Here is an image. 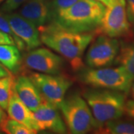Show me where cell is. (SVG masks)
I'll return each mask as SVG.
<instances>
[{"label": "cell", "instance_id": "7a4b0ae2", "mask_svg": "<svg viewBox=\"0 0 134 134\" xmlns=\"http://www.w3.org/2000/svg\"><path fill=\"white\" fill-rule=\"evenodd\" d=\"M106 6L96 0H79L60 10L50 23L78 33L92 32L99 29Z\"/></svg>", "mask_w": 134, "mask_h": 134}, {"label": "cell", "instance_id": "f546056e", "mask_svg": "<svg viewBox=\"0 0 134 134\" xmlns=\"http://www.w3.org/2000/svg\"><path fill=\"white\" fill-rule=\"evenodd\" d=\"M3 1H4V0H0V3H1V2H2Z\"/></svg>", "mask_w": 134, "mask_h": 134}, {"label": "cell", "instance_id": "cb8c5ba5", "mask_svg": "<svg viewBox=\"0 0 134 134\" xmlns=\"http://www.w3.org/2000/svg\"><path fill=\"white\" fill-rule=\"evenodd\" d=\"M124 114L134 121V99H129L125 101Z\"/></svg>", "mask_w": 134, "mask_h": 134}, {"label": "cell", "instance_id": "e0dca14e", "mask_svg": "<svg viewBox=\"0 0 134 134\" xmlns=\"http://www.w3.org/2000/svg\"><path fill=\"white\" fill-rule=\"evenodd\" d=\"M114 63L125 67L134 77V42L122 45L120 47Z\"/></svg>", "mask_w": 134, "mask_h": 134}, {"label": "cell", "instance_id": "7c38bea8", "mask_svg": "<svg viewBox=\"0 0 134 134\" xmlns=\"http://www.w3.org/2000/svg\"><path fill=\"white\" fill-rule=\"evenodd\" d=\"M14 92L32 112L37 110L45 100L29 76L21 75L15 79Z\"/></svg>", "mask_w": 134, "mask_h": 134}, {"label": "cell", "instance_id": "6da1fadb", "mask_svg": "<svg viewBox=\"0 0 134 134\" xmlns=\"http://www.w3.org/2000/svg\"><path fill=\"white\" fill-rule=\"evenodd\" d=\"M41 42L67 60L73 70L83 66L82 58L94 37L92 32L78 33L63 29L54 23L38 28Z\"/></svg>", "mask_w": 134, "mask_h": 134}, {"label": "cell", "instance_id": "83f0119b", "mask_svg": "<svg viewBox=\"0 0 134 134\" xmlns=\"http://www.w3.org/2000/svg\"><path fill=\"white\" fill-rule=\"evenodd\" d=\"M96 1L100 2H101L103 5H104L105 6H108V5H110V3L112 2L113 0H96Z\"/></svg>", "mask_w": 134, "mask_h": 134}, {"label": "cell", "instance_id": "277c9868", "mask_svg": "<svg viewBox=\"0 0 134 134\" xmlns=\"http://www.w3.org/2000/svg\"><path fill=\"white\" fill-rule=\"evenodd\" d=\"M80 81L95 88L113 90L127 93L134 81V77L125 67L90 68L81 71Z\"/></svg>", "mask_w": 134, "mask_h": 134}, {"label": "cell", "instance_id": "603a6c76", "mask_svg": "<svg viewBox=\"0 0 134 134\" xmlns=\"http://www.w3.org/2000/svg\"><path fill=\"white\" fill-rule=\"evenodd\" d=\"M126 11L130 24L134 25V0H125Z\"/></svg>", "mask_w": 134, "mask_h": 134}, {"label": "cell", "instance_id": "d6986e66", "mask_svg": "<svg viewBox=\"0 0 134 134\" xmlns=\"http://www.w3.org/2000/svg\"><path fill=\"white\" fill-rule=\"evenodd\" d=\"M0 129L8 134H35L37 131L29 128L11 118H5L0 124Z\"/></svg>", "mask_w": 134, "mask_h": 134}, {"label": "cell", "instance_id": "ffe728a7", "mask_svg": "<svg viewBox=\"0 0 134 134\" xmlns=\"http://www.w3.org/2000/svg\"><path fill=\"white\" fill-rule=\"evenodd\" d=\"M0 31L8 34L14 39L15 45L16 46V47L19 48V50H21V51L26 50V47H25V45L23 43V41L19 38L18 36L16 35V34L14 32V31L11 29L8 19H6L5 14L1 11H0Z\"/></svg>", "mask_w": 134, "mask_h": 134}, {"label": "cell", "instance_id": "9c48e42d", "mask_svg": "<svg viewBox=\"0 0 134 134\" xmlns=\"http://www.w3.org/2000/svg\"><path fill=\"white\" fill-rule=\"evenodd\" d=\"M23 64L26 68L36 72L58 75L64 65L63 58L46 48L30 50L24 56Z\"/></svg>", "mask_w": 134, "mask_h": 134}, {"label": "cell", "instance_id": "d4e9b609", "mask_svg": "<svg viewBox=\"0 0 134 134\" xmlns=\"http://www.w3.org/2000/svg\"><path fill=\"white\" fill-rule=\"evenodd\" d=\"M2 44H13L15 45L14 40L10 35L0 31V45Z\"/></svg>", "mask_w": 134, "mask_h": 134}, {"label": "cell", "instance_id": "5b68a950", "mask_svg": "<svg viewBox=\"0 0 134 134\" xmlns=\"http://www.w3.org/2000/svg\"><path fill=\"white\" fill-rule=\"evenodd\" d=\"M71 133L84 134L98 128V124L86 100L77 94L65 97L58 107Z\"/></svg>", "mask_w": 134, "mask_h": 134}, {"label": "cell", "instance_id": "4316f807", "mask_svg": "<svg viewBox=\"0 0 134 134\" xmlns=\"http://www.w3.org/2000/svg\"><path fill=\"white\" fill-rule=\"evenodd\" d=\"M6 118V115H5V113L4 112L3 109L0 107V124L2 123V121L5 119Z\"/></svg>", "mask_w": 134, "mask_h": 134}, {"label": "cell", "instance_id": "4fadbf2b", "mask_svg": "<svg viewBox=\"0 0 134 134\" xmlns=\"http://www.w3.org/2000/svg\"><path fill=\"white\" fill-rule=\"evenodd\" d=\"M18 14L40 28L50 22L49 0H29L19 8Z\"/></svg>", "mask_w": 134, "mask_h": 134}, {"label": "cell", "instance_id": "44dd1931", "mask_svg": "<svg viewBox=\"0 0 134 134\" xmlns=\"http://www.w3.org/2000/svg\"><path fill=\"white\" fill-rule=\"evenodd\" d=\"M79 0H49L50 22L60 10L66 9ZM49 22V23H50Z\"/></svg>", "mask_w": 134, "mask_h": 134}, {"label": "cell", "instance_id": "52a82bcc", "mask_svg": "<svg viewBox=\"0 0 134 134\" xmlns=\"http://www.w3.org/2000/svg\"><path fill=\"white\" fill-rule=\"evenodd\" d=\"M99 31L110 37L125 36L130 31V23L126 11L125 0H113L106 6Z\"/></svg>", "mask_w": 134, "mask_h": 134}, {"label": "cell", "instance_id": "9a60e30c", "mask_svg": "<svg viewBox=\"0 0 134 134\" xmlns=\"http://www.w3.org/2000/svg\"><path fill=\"white\" fill-rule=\"evenodd\" d=\"M0 63L14 74L19 72L22 65V57L16 45H0Z\"/></svg>", "mask_w": 134, "mask_h": 134}, {"label": "cell", "instance_id": "2e32d148", "mask_svg": "<svg viewBox=\"0 0 134 134\" xmlns=\"http://www.w3.org/2000/svg\"><path fill=\"white\" fill-rule=\"evenodd\" d=\"M95 131L99 133L108 134H134V121L121 118L106 122L103 126Z\"/></svg>", "mask_w": 134, "mask_h": 134}, {"label": "cell", "instance_id": "3957f363", "mask_svg": "<svg viewBox=\"0 0 134 134\" xmlns=\"http://www.w3.org/2000/svg\"><path fill=\"white\" fill-rule=\"evenodd\" d=\"M83 97L98 124L97 129L106 122L121 118L124 115L126 100L122 92L92 87L86 90Z\"/></svg>", "mask_w": 134, "mask_h": 134}, {"label": "cell", "instance_id": "ac0fdd59", "mask_svg": "<svg viewBox=\"0 0 134 134\" xmlns=\"http://www.w3.org/2000/svg\"><path fill=\"white\" fill-rule=\"evenodd\" d=\"M15 79L11 75L0 77V107L7 110L10 99L14 92Z\"/></svg>", "mask_w": 134, "mask_h": 134}, {"label": "cell", "instance_id": "30bf717a", "mask_svg": "<svg viewBox=\"0 0 134 134\" xmlns=\"http://www.w3.org/2000/svg\"><path fill=\"white\" fill-rule=\"evenodd\" d=\"M59 108L44 100L38 109L33 112L37 131H50L66 133V125L59 112Z\"/></svg>", "mask_w": 134, "mask_h": 134}, {"label": "cell", "instance_id": "ba28073f", "mask_svg": "<svg viewBox=\"0 0 134 134\" xmlns=\"http://www.w3.org/2000/svg\"><path fill=\"white\" fill-rule=\"evenodd\" d=\"M120 49L118 40L107 35H100L91 43L85 57L90 68H100L112 65Z\"/></svg>", "mask_w": 134, "mask_h": 134}, {"label": "cell", "instance_id": "f1b7e54d", "mask_svg": "<svg viewBox=\"0 0 134 134\" xmlns=\"http://www.w3.org/2000/svg\"><path fill=\"white\" fill-rule=\"evenodd\" d=\"M130 93H131V96H132V98L133 99H134V81L131 85V87H130Z\"/></svg>", "mask_w": 134, "mask_h": 134}, {"label": "cell", "instance_id": "8992f818", "mask_svg": "<svg viewBox=\"0 0 134 134\" xmlns=\"http://www.w3.org/2000/svg\"><path fill=\"white\" fill-rule=\"evenodd\" d=\"M29 77L37 87L43 99L57 107L65 98L67 91L72 85V81L58 75L33 72Z\"/></svg>", "mask_w": 134, "mask_h": 134}, {"label": "cell", "instance_id": "7402d4cb", "mask_svg": "<svg viewBox=\"0 0 134 134\" xmlns=\"http://www.w3.org/2000/svg\"><path fill=\"white\" fill-rule=\"evenodd\" d=\"M29 0H6L0 7V10L3 14H9L18 9Z\"/></svg>", "mask_w": 134, "mask_h": 134}, {"label": "cell", "instance_id": "8fae6325", "mask_svg": "<svg viewBox=\"0 0 134 134\" xmlns=\"http://www.w3.org/2000/svg\"><path fill=\"white\" fill-rule=\"evenodd\" d=\"M14 32L25 45L26 50L30 51L41 46L38 28L18 13L5 14Z\"/></svg>", "mask_w": 134, "mask_h": 134}, {"label": "cell", "instance_id": "5bb4252c", "mask_svg": "<svg viewBox=\"0 0 134 134\" xmlns=\"http://www.w3.org/2000/svg\"><path fill=\"white\" fill-rule=\"evenodd\" d=\"M6 110L8 111L10 118L19 121L30 129L37 131L33 112L19 99L15 92L10 99Z\"/></svg>", "mask_w": 134, "mask_h": 134}, {"label": "cell", "instance_id": "484cf974", "mask_svg": "<svg viewBox=\"0 0 134 134\" xmlns=\"http://www.w3.org/2000/svg\"><path fill=\"white\" fill-rule=\"evenodd\" d=\"M9 75H10V72H8V70L0 63V77L7 76Z\"/></svg>", "mask_w": 134, "mask_h": 134}]
</instances>
